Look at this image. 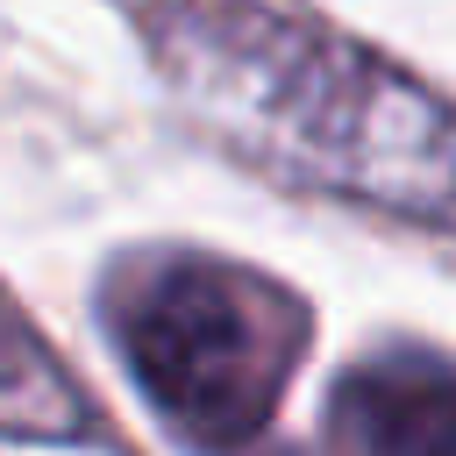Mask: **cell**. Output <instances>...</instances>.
Segmentation results:
<instances>
[{"label": "cell", "mask_w": 456, "mask_h": 456, "mask_svg": "<svg viewBox=\"0 0 456 456\" xmlns=\"http://www.w3.org/2000/svg\"><path fill=\"white\" fill-rule=\"evenodd\" d=\"M150 57L249 171L456 235V100L385 50L278 0H164Z\"/></svg>", "instance_id": "6da1fadb"}, {"label": "cell", "mask_w": 456, "mask_h": 456, "mask_svg": "<svg viewBox=\"0 0 456 456\" xmlns=\"http://www.w3.org/2000/svg\"><path fill=\"white\" fill-rule=\"evenodd\" d=\"M107 328L185 442L242 449L278 420L314 342V306L256 264L164 242L114 264Z\"/></svg>", "instance_id": "7a4b0ae2"}, {"label": "cell", "mask_w": 456, "mask_h": 456, "mask_svg": "<svg viewBox=\"0 0 456 456\" xmlns=\"http://www.w3.org/2000/svg\"><path fill=\"white\" fill-rule=\"evenodd\" d=\"M328 456H456V356L385 342L328 392Z\"/></svg>", "instance_id": "3957f363"}, {"label": "cell", "mask_w": 456, "mask_h": 456, "mask_svg": "<svg viewBox=\"0 0 456 456\" xmlns=\"http://www.w3.org/2000/svg\"><path fill=\"white\" fill-rule=\"evenodd\" d=\"M0 435L7 442H93L100 435L86 385L7 292H0Z\"/></svg>", "instance_id": "277c9868"}]
</instances>
